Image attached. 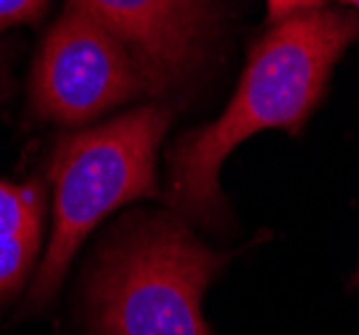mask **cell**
Returning <instances> with one entry per match:
<instances>
[{
	"label": "cell",
	"instance_id": "obj_1",
	"mask_svg": "<svg viewBox=\"0 0 359 335\" xmlns=\"http://www.w3.org/2000/svg\"><path fill=\"white\" fill-rule=\"evenodd\" d=\"M359 38V11L311 8L273 22L250 51L236 94L212 123L169 151V201L196 223L223 214L220 167L228 153L266 129L295 135L327 92L330 76Z\"/></svg>",
	"mask_w": 359,
	"mask_h": 335
},
{
	"label": "cell",
	"instance_id": "obj_2",
	"mask_svg": "<svg viewBox=\"0 0 359 335\" xmlns=\"http://www.w3.org/2000/svg\"><path fill=\"white\" fill-rule=\"evenodd\" d=\"M223 266L175 214L129 220L94 271V333L212 335L201 298Z\"/></svg>",
	"mask_w": 359,
	"mask_h": 335
},
{
	"label": "cell",
	"instance_id": "obj_3",
	"mask_svg": "<svg viewBox=\"0 0 359 335\" xmlns=\"http://www.w3.org/2000/svg\"><path fill=\"white\" fill-rule=\"evenodd\" d=\"M169 121V107L145 105L60 139L48 167L54 226L30 289L35 303L57 292L78 247L105 214L137 198L158 196L156 153Z\"/></svg>",
	"mask_w": 359,
	"mask_h": 335
},
{
	"label": "cell",
	"instance_id": "obj_4",
	"mask_svg": "<svg viewBox=\"0 0 359 335\" xmlns=\"http://www.w3.org/2000/svg\"><path fill=\"white\" fill-rule=\"evenodd\" d=\"M150 94L145 73L113 30L67 3L46 35L32 70V110L60 123H89Z\"/></svg>",
	"mask_w": 359,
	"mask_h": 335
},
{
	"label": "cell",
	"instance_id": "obj_5",
	"mask_svg": "<svg viewBox=\"0 0 359 335\" xmlns=\"http://www.w3.org/2000/svg\"><path fill=\"white\" fill-rule=\"evenodd\" d=\"M113 30L140 62L150 94L182 83L204 57L212 0H70Z\"/></svg>",
	"mask_w": 359,
	"mask_h": 335
},
{
	"label": "cell",
	"instance_id": "obj_6",
	"mask_svg": "<svg viewBox=\"0 0 359 335\" xmlns=\"http://www.w3.org/2000/svg\"><path fill=\"white\" fill-rule=\"evenodd\" d=\"M43 207L41 185L0 180V298L16 292L30 274L43 231Z\"/></svg>",
	"mask_w": 359,
	"mask_h": 335
},
{
	"label": "cell",
	"instance_id": "obj_7",
	"mask_svg": "<svg viewBox=\"0 0 359 335\" xmlns=\"http://www.w3.org/2000/svg\"><path fill=\"white\" fill-rule=\"evenodd\" d=\"M48 0H0V30L38 22Z\"/></svg>",
	"mask_w": 359,
	"mask_h": 335
},
{
	"label": "cell",
	"instance_id": "obj_8",
	"mask_svg": "<svg viewBox=\"0 0 359 335\" xmlns=\"http://www.w3.org/2000/svg\"><path fill=\"white\" fill-rule=\"evenodd\" d=\"M325 0H266L271 22H282L287 16L300 14V11H311V8H322Z\"/></svg>",
	"mask_w": 359,
	"mask_h": 335
},
{
	"label": "cell",
	"instance_id": "obj_9",
	"mask_svg": "<svg viewBox=\"0 0 359 335\" xmlns=\"http://www.w3.org/2000/svg\"><path fill=\"white\" fill-rule=\"evenodd\" d=\"M341 3H344V6H351L354 11H359V0H341Z\"/></svg>",
	"mask_w": 359,
	"mask_h": 335
}]
</instances>
